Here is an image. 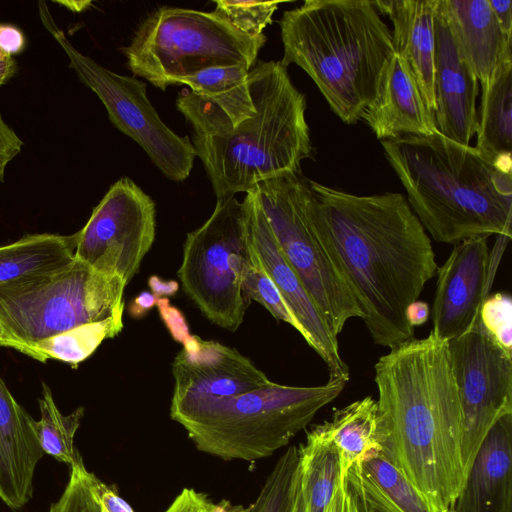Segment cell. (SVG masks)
I'll use <instances>...</instances> for the list:
<instances>
[{"label": "cell", "mask_w": 512, "mask_h": 512, "mask_svg": "<svg viewBox=\"0 0 512 512\" xmlns=\"http://www.w3.org/2000/svg\"><path fill=\"white\" fill-rule=\"evenodd\" d=\"M213 503L192 488H184L164 512H211Z\"/></svg>", "instance_id": "cell-38"}, {"label": "cell", "mask_w": 512, "mask_h": 512, "mask_svg": "<svg viewBox=\"0 0 512 512\" xmlns=\"http://www.w3.org/2000/svg\"><path fill=\"white\" fill-rule=\"evenodd\" d=\"M363 512H433L402 471L382 452H371L345 476Z\"/></svg>", "instance_id": "cell-23"}, {"label": "cell", "mask_w": 512, "mask_h": 512, "mask_svg": "<svg viewBox=\"0 0 512 512\" xmlns=\"http://www.w3.org/2000/svg\"><path fill=\"white\" fill-rule=\"evenodd\" d=\"M423 228L439 243L511 238L512 163L439 132L380 141Z\"/></svg>", "instance_id": "cell-4"}, {"label": "cell", "mask_w": 512, "mask_h": 512, "mask_svg": "<svg viewBox=\"0 0 512 512\" xmlns=\"http://www.w3.org/2000/svg\"><path fill=\"white\" fill-rule=\"evenodd\" d=\"M249 71L243 64L210 67L179 79L177 85H187L193 94L214 104L235 125L255 113Z\"/></svg>", "instance_id": "cell-28"}, {"label": "cell", "mask_w": 512, "mask_h": 512, "mask_svg": "<svg viewBox=\"0 0 512 512\" xmlns=\"http://www.w3.org/2000/svg\"><path fill=\"white\" fill-rule=\"evenodd\" d=\"M361 119L380 141L439 132L409 67L396 53L386 65L375 98Z\"/></svg>", "instance_id": "cell-18"}, {"label": "cell", "mask_w": 512, "mask_h": 512, "mask_svg": "<svg viewBox=\"0 0 512 512\" xmlns=\"http://www.w3.org/2000/svg\"><path fill=\"white\" fill-rule=\"evenodd\" d=\"M249 263L244 205L232 196L217 200L204 224L187 234L177 275L210 322L236 331L249 306L242 291Z\"/></svg>", "instance_id": "cell-9"}, {"label": "cell", "mask_w": 512, "mask_h": 512, "mask_svg": "<svg viewBox=\"0 0 512 512\" xmlns=\"http://www.w3.org/2000/svg\"><path fill=\"white\" fill-rule=\"evenodd\" d=\"M77 234H29L0 246V284L53 270L75 254Z\"/></svg>", "instance_id": "cell-26"}, {"label": "cell", "mask_w": 512, "mask_h": 512, "mask_svg": "<svg viewBox=\"0 0 512 512\" xmlns=\"http://www.w3.org/2000/svg\"><path fill=\"white\" fill-rule=\"evenodd\" d=\"M123 327V313H118L43 339L35 343L33 349L39 355L40 362L56 359L77 368L104 340L117 336Z\"/></svg>", "instance_id": "cell-29"}, {"label": "cell", "mask_w": 512, "mask_h": 512, "mask_svg": "<svg viewBox=\"0 0 512 512\" xmlns=\"http://www.w3.org/2000/svg\"><path fill=\"white\" fill-rule=\"evenodd\" d=\"M435 123L443 136L470 145L476 133L478 79L461 57L438 0L435 20Z\"/></svg>", "instance_id": "cell-17"}, {"label": "cell", "mask_w": 512, "mask_h": 512, "mask_svg": "<svg viewBox=\"0 0 512 512\" xmlns=\"http://www.w3.org/2000/svg\"><path fill=\"white\" fill-rule=\"evenodd\" d=\"M311 226L377 345L414 338L406 309L436 275L431 239L397 192L358 196L309 180Z\"/></svg>", "instance_id": "cell-1"}, {"label": "cell", "mask_w": 512, "mask_h": 512, "mask_svg": "<svg viewBox=\"0 0 512 512\" xmlns=\"http://www.w3.org/2000/svg\"><path fill=\"white\" fill-rule=\"evenodd\" d=\"M211 512H248V507L244 508L242 506H234L227 500H222L221 502L214 504L211 508Z\"/></svg>", "instance_id": "cell-48"}, {"label": "cell", "mask_w": 512, "mask_h": 512, "mask_svg": "<svg viewBox=\"0 0 512 512\" xmlns=\"http://www.w3.org/2000/svg\"><path fill=\"white\" fill-rule=\"evenodd\" d=\"M345 485V478L342 477L341 482L337 487L326 512H342Z\"/></svg>", "instance_id": "cell-46"}, {"label": "cell", "mask_w": 512, "mask_h": 512, "mask_svg": "<svg viewBox=\"0 0 512 512\" xmlns=\"http://www.w3.org/2000/svg\"><path fill=\"white\" fill-rule=\"evenodd\" d=\"M462 412V460L466 476L489 430L512 414V358L480 321L448 342Z\"/></svg>", "instance_id": "cell-13"}, {"label": "cell", "mask_w": 512, "mask_h": 512, "mask_svg": "<svg viewBox=\"0 0 512 512\" xmlns=\"http://www.w3.org/2000/svg\"><path fill=\"white\" fill-rule=\"evenodd\" d=\"M26 45L23 31L17 26L0 23V49L10 56L21 53Z\"/></svg>", "instance_id": "cell-39"}, {"label": "cell", "mask_w": 512, "mask_h": 512, "mask_svg": "<svg viewBox=\"0 0 512 512\" xmlns=\"http://www.w3.org/2000/svg\"><path fill=\"white\" fill-rule=\"evenodd\" d=\"M89 482L101 512H134L132 507L119 495L115 486L104 483L92 472L89 473Z\"/></svg>", "instance_id": "cell-36"}, {"label": "cell", "mask_w": 512, "mask_h": 512, "mask_svg": "<svg viewBox=\"0 0 512 512\" xmlns=\"http://www.w3.org/2000/svg\"><path fill=\"white\" fill-rule=\"evenodd\" d=\"M38 403L41 416L35 422V431L44 454L72 466L80 455L75 448L74 437L84 416V408L78 407L68 415L62 414L46 383H42Z\"/></svg>", "instance_id": "cell-30"}, {"label": "cell", "mask_w": 512, "mask_h": 512, "mask_svg": "<svg viewBox=\"0 0 512 512\" xmlns=\"http://www.w3.org/2000/svg\"><path fill=\"white\" fill-rule=\"evenodd\" d=\"M292 512H306L301 489L298 491Z\"/></svg>", "instance_id": "cell-49"}, {"label": "cell", "mask_w": 512, "mask_h": 512, "mask_svg": "<svg viewBox=\"0 0 512 512\" xmlns=\"http://www.w3.org/2000/svg\"><path fill=\"white\" fill-rule=\"evenodd\" d=\"M479 321L487 335L512 358V298L509 293L489 294L483 301Z\"/></svg>", "instance_id": "cell-34"}, {"label": "cell", "mask_w": 512, "mask_h": 512, "mask_svg": "<svg viewBox=\"0 0 512 512\" xmlns=\"http://www.w3.org/2000/svg\"><path fill=\"white\" fill-rule=\"evenodd\" d=\"M158 297L149 291H142L128 305L131 317L140 319L144 317L157 304Z\"/></svg>", "instance_id": "cell-41"}, {"label": "cell", "mask_w": 512, "mask_h": 512, "mask_svg": "<svg viewBox=\"0 0 512 512\" xmlns=\"http://www.w3.org/2000/svg\"><path fill=\"white\" fill-rule=\"evenodd\" d=\"M125 287L120 278L74 257L53 270L0 284V323L40 361L35 343L123 313Z\"/></svg>", "instance_id": "cell-8"}, {"label": "cell", "mask_w": 512, "mask_h": 512, "mask_svg": "<svg viewBox=\"0 0 512 512\" xmlns=\"http://www.w3.org/2000/svg\"><path fill=\"white\" fill-rule=\"evenodd\" d=\"M346 384L330 379L309 387L272 382L225 398L173 394L170 416L197 450L226 461H255L286 446Z\"/></svg>", "instance_id": "cell-6"}, {"label": "cell", "mask_w": 512, "mask_h": 512, "mask_svg": "<svg viewBox=\"0 0 512 512\" xmlns=\"http://www.w3.org/2000/svg\"><path fill=\"white\" fill-rule=\"evenodd\" d=\"M266 41L265 34H243L214 11L164 6L145 18L123 53L135 76L165 91L210 67L251 69Z\"/></svg>", "instance_id": "cell-7"}, {"label": "cell", "mask_w": 512, "mask_h": 512, "mask_svg": "<svg viewBox=\"0 0 512 512\" xmlns=\"http://www.w3.org/2000/svg\"><path fill=\"white\" fill-rule=\"evenodd\" d=\"M481 90L475 148L492 160L512 163V56L497 65Z\"/></svg>", "instance_id": "cell-24"}, {"label": "cell", "mask_w": 512, "mask_h": 512, "mask_svg": "<svg viewBox=\"0 0 512 512\" xmlns=\"http://www.w3.org/2000/svg\"><path fill=\"white\" fill-rule=\"evenodd\" d=\"M300 489L306 512H326L339 486L342 473L335 444L316 426L298 448Z\"/></svg>", "instance_id": "cell-27"}, {"label": "cell", "mask_w": 512, "mask_h": 512, "mask_svg": "<svg viewBox=\"0 0 512 512\" xmlns=\"http://www.w3.org/2000/svg\"><path fill=\"white\" fill-rule=\"evenodd\" d=\"M38 11L43 26L66 53L70 68L101 100L111 123L133 139L165 177L186 180L196 158L195 148L188 136L176 134L162 121L147 97L146 83L117 74L76 49L46 2L38 3Z\"/></svg>", "instance_id": "cell-11"}, {"label": "cell", "mask_w": 512, "mask_h": 512, "mask_svg": "<svg viewBox=\"0 0 512 512\" xmlns=\"http://www.w3.org/2000/svg\"><path fill=\"white\" fill-rule=\"evenodd\" d=\"M214 12L226 19L238 31L248 36H260L272 23L279 1L215 0Z\"/></svg>", "instance_id": "cell-33"}, {"label": "cell", "mask_w": 512, "mask_h": 512, "mask_svg": "<svg viewBox=\"0 0 512 512\" xmlns=\"http://www.w3.org/2000/svg\"><path fill=\"white\" fill-rule=\"evenodd\" d=\"M159 315L171 337L178 343H184L190 336V330L182 311L172 305L167 297L157 300Z\"/></svg>", "instance_id": "cell-37"}, {"label": "cell", "mask_w": 512, "mask_h": 512, "mask_svg": "<svg viewBox=\"0 0 512 512\" xmlns=\"http://www.w3.org/2000/svg\"><path fill=\"white\" fill-rule=\"evenodd\" d=\"M429 314V305L424 301L416 300L407 307L406 320L412 328H415L425 324Z\"/></svg>", "instance_id": "cell-42"}, {"label": "cell", "mask_w": 512, "mask_h": 512, "mask_svg": "<svg viewBox=\"0 0 512 512\" xmlns=\"http://www.w3.org/2000/svg\"><path fill=\"white\" fill-rule=\"evenodd\" d=\"M461 54L480 83L512 56V39L502 32L488 0H440Z\"/></svg>", "instance_id": "cell-22"}, {"label": "cell", "mask_w": 512, "mask_h": 512, "mask_svg": "<svg viewBox=\"0 0 512 512\" xmlns=\"http://www.w3.org/2000/svg\"><path fill=\"white\" fill-rule=\"evenodd\" d=\"M317 427L337 447L344 478L371 452L382 450L378 403L371 396L334 410L331 419Z\"/></svg>", "instance_id": "cell-25"}, {"label": "cell", "mask_w": 512, "mask_h": 512, "mask_svg": "<svg viewBox=\"0 0 512 512\" xmlns=\"http://www.w3.org/2000/svg\"><path fill=\"white\" fill-rule=\"evenodd\" d=\"M285 259L295 271L336 338L362 311L343 282L310 223L309 179L285 173L252 189Z\"/></svg>", "instance_id": "cell-10"}, {"label": "cell", "mask_w": 512, "mask_h": 512, "mask_svg": "<svg viewBox=\"0 0 512 512\" xmlns=\"http://www.w3.org/2000/svg\"><path fill=\"white\" fill-rule=\"evenodd\" d=\"M342 512H363L355 494L351 491L347 484L345 485Z\"/></svg>", "instance_id": "cell-47"}, {"label": "cell", "mask_w": 512, "mask_h": 512, "mask_svg": "<svg viewBox=\"0 0 512 512\" xmlns=\"http://www.w3.org/2000/svg\"><path fill=\"white\" fill-rule=\"evenodd\" d=\"M393 25L394 53L409 67L429 110L435 113V20L438 0H375Z\"/></svg>", "instance_id": "cell-21"}, {"label": "cell", "mask_w": 512, "mask_h": 512, "mask_svg": "<svg viewBox=\"0 0 512 512\" xmlns=\"http://www.w3.org/2000/svg\"><path fill=\"white\" fill-rule=\"evenodd\" d=\"M35 422L0 376V499L14 510L31 500L35 468L44 455Z\"/></svg>", "instance_id": "cell-19"}, {"label": "cell", "mask_w": 512, "mask_h": 512, "mask_svg": "<svg viewBox=\"0 0 512 512\" xmlns=\"http://www.w3.org/2000/svg\"><path fill=\"white\" fill-rule=\"evenodd\" d=\"M176 395L225 398L268 386L271 380L238 350L191 335L172 362Z\"/></svg>", "instance_id": "cell-16"}, {"label": "cell", "mask_w": 512, "mask_h": 512, "mask_svg": "<svg viewBox=\"0 0 512 512\" xmlns=\"http://www.w3.org/2000/svg\"><path fill=\"white\" fill-rule=\"evenodd\" d=\"M76 234L74 257L127 286L155 240V203L133 180L122 177Z\"/></svg>", "instance_id": "cell-12"}, {"label": "cell", "mask_w": 512, "mask_h": 512, "mask_svg": "<svg viewBox=\"0 0 512 512\" xmlns=\"http://www.w3.org/2000/svg\"><path fill=\"white\" fill-rule=\"evenodd\" d=\"M248 82L255 113L233 125L229 117L190 90L180 93L177 109L191 124L192 144L217 200L249 192L285 173H300L314 157L306 121V98L280 61H259Z\"/></svg>", "instance_id": "cell-3"}, {"label": "cell", "mask_w": 512, "mask_h": 512, "mask_svg": "<svg viewBox=\"0 0 512 512\" xmlns=\"http://www.w3.org/2000/svg\"><path fill=\"white\" fill-rule=\"evenodd\" d=\"M89 473L79 455L70 466L69 480L63 493L51 504L48 512H101L90 487Z\"/></svg>", "instance_id": "cell-35"}, {"label": "cell", "mask_w": 512, "mask_h": 512, "mask_svg": "<svg viewBox=\"0 0 512 512\" xmlns=\"http://www.w3.org/2000/svg\"><path fill=\"white\" fill-rule=\"evenodd\" d=\"M496 20L504 35L512 39V1L488 0Z\"/></svg>", "instance_id": "cell-40"}, {"label": "cell", "mask_w": 512, "mask_h": 512, "mask_svg": "<svg viewBox=\"0 0 512 512\" xmlns=\"http://www.w3.org/2000/svg\"><path fill=\"white\" fill-rule=\"evenodd\" d=\"M279 26L281 64L302 68L342 122H358L394 54L373 1L307 0L284 11Z\"/></svg>", "instance_id": "cell-5"}, {"label": "cell", "mask_w": 512, "mask_h": 512, "mask_svg": "<svg viewBox=\"0 0 512 512\" xmlns=\"http://www.w3.org/2000/svg\"><path fill=\"white\" fill-rule=\"evenodd\" d=\"M382 452L433 512H453L464 485L462 412L448 342L431 331L374 366Z\"/></svg>", "instance_id": "cell-2"}, {"label": "cell", "mask_w": 512, "mask_h": 512, "mask_svg": "<svg viewBox=\"0 0 512 512\" xmlns=\"http://www.w3.org/2000/svg\"><path fill=\"white\" fill-rule=\"evenodd\" d=\"M299 489V450L290 446L277 460L248 512H292Z\"/></svg>", "instance_id": "cell-31"}, {"label": "cell", "mask_w": 512, "mask_h": 512, "mask_svg": "<svg viewBox=\"0 0 512 512\" xmlns=\"http://www.w3.org/2000/svg\"><path fill=\"white\" fill-rule=\"evenodd\" d=\"M148 285L151 292L158 298L173 296L179 290V283L177 281L163 280L157 275L150 276Z\"/></svg>", "instance_id": "cell-43"}, {"label": "cell", "mask_w": 512, "mask_h": 512, "mask_svg": "<svg viewBox=\"0 0 512 512\" xmlns=\"http://www.w3.org/2000/svg\"><path fill=\"white\" fill-rule=\"evenodd\" d=\"M242 202L249 254L273 280L300 324L302 337L326 364L329 379L348 382L349 367L340 356L338 340L282 254L254 191L247 192Z\"/></svg>", "instance_id": "cell-14"}, {"label": "cell", "mask_w": 512, "mask_h": 512, "mask_svg": "<svg viewBox=\"0 0 512 512\" xmlns=\"http://www.w3.org/2000/svg\"><path fill=\"white\" fill-rule=\"evenodd\" d=\"M487 237H476L454 246L437 268L431 332L449 342L475 326L483 301L494 279L495 253Z\"/></svg>", "instance_id": "cell-15"}, {"label": "cell", "mask_w": 512, "mask_h": 512, "mask_svg": "<svg viewBox=\"0 0 512 512\" xmlns=\"http://www.w3.org/2000/svg\"><path fill=\"white\" fill-rule=\"evenodd\" d=\"M250 263L245 272L242 291L250 303H260L275 319L291 325L303 336V330L285 303L281 293L263 267L249 254Z\"/></svg>", "instance_id": "cell-32"}, {"label": "cell", "mask_w": 512, "mask_h": 512, "mask_svg": "<svg viewBox=\"0 0 512 512\" xmlns=\"http://www.w3.org/2000/svg\"><path fill=\"white\" fill-rule=\"evenodd\" d=\"M14 58L0 49V87L6 84L16 73Z\"/></svg>", "instance_id": "cell-45"}, {"label": "cell", "mask_w": 512, "mask_h": 512, "mask_svg": "<svg viewBox=\"0 0 512 512\" xmlns=\"http://www.w3.org/2000/svg\"><path fill=\"white\" fill-rule=\"evenodd\" d=\"M453 512H512V414L484 438Z\"/></svg>", "instance_id": "cell-20"}, {"label": "cell", "mask_w": 512, "mask_h": 512, "mask_svg": "<svg viewBox=\"0 0 512 512\" xmlns=\"http://www.w3.org/2000/svg\"><path fill=\"white\" fill-rule=\"evenodd\" d=\"M0 345L4 347L13 348L20 351L21 353L33 358L38 359L37 355L26 345L22 344L16 338H14L0 323Z\"/></svg>", "instance_id": "cell-44"}]
</instances>
